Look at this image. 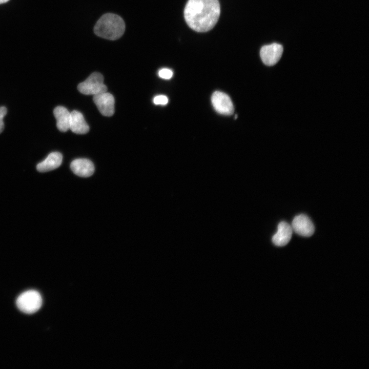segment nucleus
Segmentation results:
<instances>
[{"label": "nucleus", "mask_w": 369, "mask_h": 369, "mask_svg": "<svg viewBox=\"0 0 369 369\" xmlns=\"http://www.w3.org/2000/svg\"><path fill=\"white\" fill-rule=\"evenodd\" d=\"M7 112V108L5 107H0V133L4 129V122L3 121L5 116Z\"/></svg>", "instance_id": "16"}, {"label": "nucleus", "mask_w": 369, "mask_h": 369, "mask_svg": "<svg viewBox=\"0 0 369 369\" xmlns=\"http://www.w3.org/2000/svg\"><path fill=\"white\" fill-rule=\"evenodd\" d=\"M9 1V0H0V4L7 3V2H8Z\"/></svg>", "instance_id": "17"}, {"label": "nucleus", "mask_w": 369, "mask_h": 369, "mask_svg": "<svg viewBox=\"0 0 369 369\" xmlns=\"http://www.w3.org/2000/svg\"><path fill=\"white\" fill-rule=\"evenodd\" d=\"M42 304L41 295L35 290H29L23 293L16 300L18 308L26 314H33L37 312L41 307Z\"/></svg>", "instance_id": "3"}, {"label": "nucleus", "mask_w": 369, "mask_h": 369, "mask_svg": "<svg viewBox=\"0 0 369 369\" xmlns=\"http://www.w3.org/2000/svg\"><path fill=\"white\" fill-rule=\"evenodd\" d=\"M283 50L282 46L277 43L265 45L260 51L261 59L267 66L274 65L280 59Z\"/></svg>", "instance_id": "6"}, {"label": "nucleus", "mask_w": 369, "mask_h": 369, "mask_svg": "<svg viewBox=\"0 0 369 369\" xmlns=\"http://www.w3.org/2000/svg\"><path fill=\"white\" fill-rule=\"evenodd\" d=\"M173 71L168 68H163L158 72L159 76L163 79H169L173 76Z\"/></svg>", "instance_id": "14"}, {"label": "nucleus", "mask_w": 369, "mask_h": 369, "mask_svg": "<svg viewBox=\"0 0 369 369\" xmlns=\"http://www.w3.org/2000/svg\"><path fill=\"white\" fill-rule=\"evenodd\" d=\"M53 113L56 120V126L61 132H66L70 129V113L65 107H56Z\"/></svg>", "instance_id": "13"}, {"label": "nucleus", "mask_w": 369, "mask_h": 369, "mask_svg": "<svg viewBox=\"0 0 369 369\" xmlns=\"http://www.w3.org/2000/svg\"><path fill=\"white\" fill-rule=\"evenodd\" d=\"M214 109L219 114L230 115L233 113L234 106L230 97L225 93L215 91L211 97Z\"/></svg>", "instance_id": "5"}, {"label": "nucleus", "mask_w": 369, "mask_h": 369, "mask_svg": "<svg viewBox=\"0 0 369 369\" xmlns=\"http://www.w3.org/2000/svg\"><path fill=\"white\" fill-rule=\"evenodd\" d=\"M93 101L100 113L111 116L114 113V98L110 93L105 92L93 95Z\"/></svg>", "instance_id": "7"}, {"label": "nucleus", "mask_w": 369, "mask_h": 369, "mask_svg": "<svg viewBox=\"0 0 369 369\" xmlns=\"http://www.w3.org/2000/svg\"><path fill=\"white\" fill-rule=\"evenodd\" d=\"M220 13L218 0H189L184 8V16L192 29L203 32L215 26Z\"/></svg>", "instance_id": "1"}, {"label": "nucleus", "mask_w": 369, "mask_h": 369, "mask_svg": "<svg viewBox=\"0 0 369 369\" xmlns=\"http://www.w3.org/2000/svg\"><path fill=\"white\" fill-rule=\"evenodd\" d=\"M125 30V24L122 18L113 13L103 15L97 22L94 28V33L102 38L116 40L119 38Z\"/></svg>", "instance_id": "2"}, {"label": "nucleus", "mask_w": 369, "mask_h": 369, "mask_svg": "<svg viewBox=\"0 0 369 369\" xmlns=\"http://www.w3.org/2000/svg\"><path fill=\"white\" fill-rule=\"evenodd\" d=\"M70 129L78 134H84L89 131V127L80 112L74 110L70 113Z\"/></svg>", "instance_id": "11"}, {"label": "nucleus", "mask_w": 369, "mask_h": 369, "mask_svg": "<svg viewBox=\"0 0 369 369\" xmlns=\"http://www.w3.org/2000/svg\"><path fill=\"white\" fill-rule=\"evenodd\" d=\"M153 102L155 105H165L168 102V98L165 95H159L154 98Z\"/></svg>", "instance_id": "15"}, {"label": "nucleus", "mask_w": 369, "mask_h": 369, "mask_svg": "<svg viewBox=\"0 0 369 369\" xmlns=\"http://www.w3.org/2000/svg\"><path fill=\"white\" fill-rule=\"evenodd\" d=\"M293 230L291 225L285 221L280 222L277 231L272 237L273 243L279 247L284 246L290 241Z\"/></svg>", "instance_id": "10"}, {"label": "nucleus", "mask_w": 369, "mask_h": 369, "mask_svg": "<svg viewBox=\"0 0 369 369\" xmlns=\"http://www.w3.org/2000/svg\"><path fill=\"white\" fill-rule=\"evenodd\" d=\"M63 159L61 153L54 152L50 153L43 161L37 164L36 169L40 172H46L54 170L59 167Z\"/></svg>", "instance_id": "12"}, {"label": "nucleus", "mask_w": 369, "mask_h": 369, "mask_svg": "<svg viewBox=\"0 0 369 369\" xmlns=\"http://www.w3.org/2000/svg\"><path fill=\"white\" fill-rule=\"evenodd\" d=\"M70 168L75 174L82 177L91 176L94 172L93 162L86 158H78L73 160Z\"/></svg>", "instance_id": "9"}, {"label": "nucleus", "mask_w": 369, "mask_h": 369, "mask_svg": "<svg viewBox=\"0 0 369 369\" xmlns=\"http://www.w3.org/2000/svg\"><path fill=\"white\" fill-rule=\"evenodd\" d=\"M77 88L82 94L93 95L106 92L107 90L104 84L103 76L98 72L92 73L78 85Z\"/></svg>", "instance_id": "4"}, {"label": "nucleus", "mask_w": 369, "mask_h": 369, "mask_svg": "<svg viewBox=\"0 0 369 369\" xmlns=\"http://www.w3.org/2000/svg\"><path fill=\"white\" fill-rule=\"evenodd\" d=\"M291 227L295 233L302 236L310 237L315 231L312 221L309 217L304 214L295 216L292 221Z\"/></svg>", "instance_id": "8"}]
</instances>
